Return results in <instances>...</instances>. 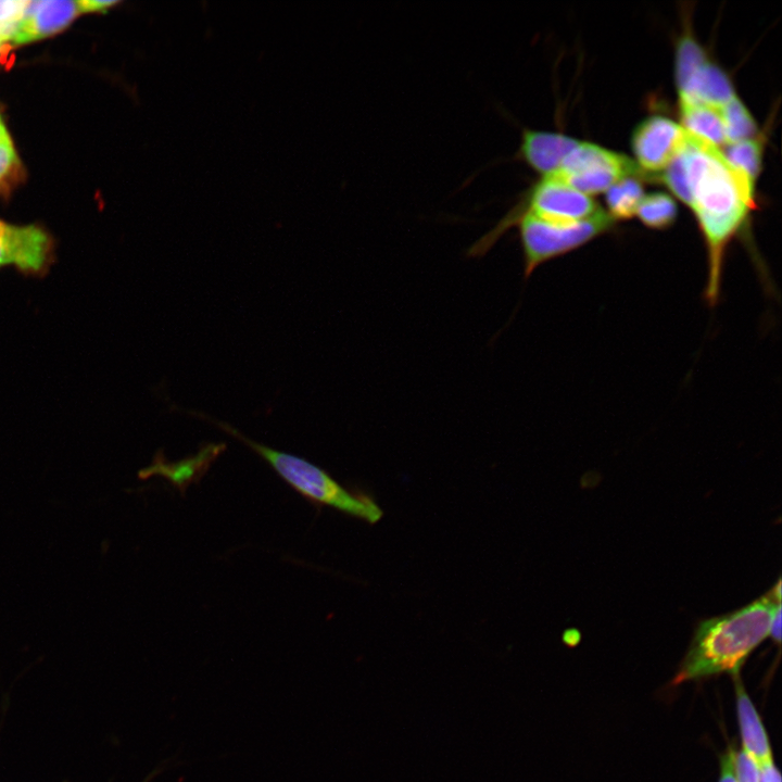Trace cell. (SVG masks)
Masks as SVG:
<instances>
[{"label": "cell", "mask_w": 782, "mask_h": 782, "mask_svg": "<svg viewBox=\"0 0 782 782\" xmlns=\"http://www.w3.org/2000/svg\"><path fill=\"white\" fill-rule=\"evenodd\" d=\"M682 154L690 192L688 205L697 219L707 252L705 299L715 305L728 245L756 207L755 184L739 174L719 148L688 131Z\"/></svg>", "instance_id": "cell-1"}, {"label": "cell", "mask_w": 782, "mask_h": 782, "mask_svg": "<svg viewBox=\"0 0 782 782\" xmlns=\"http://www.w3.org/2000/svg\"><path fill=\"white\" fill-rule=\"evenodd\" d=\"M781 609V582L751 604L697 625L673 684L728 672L739 674L747 656L769 635Z\"/></svg>", "instance_id": "cell-2"}, {"label": "cell", "mask_w": 782, "mask_h": 782, "mask_svg": "<svg viewBox=\"0 0 782 782\" xmlns=\"http://www.w3.org/2000/svg\"><path fill=\"white\" fill-rule=\"evenodd\" d=\"M186 413L212 422L253 450L264 458L286 482L311 501L331 506L344 514L364 519L369 524H375L382 517L383 513L373 497L362 492L346 490L326 471L307 461L255 442L239 432L228 422L213 419L203 413L193 411H186Z\"/></svg>", "instance_id": "cell-3"}, {"label": "cell", "mask_w": 782, "mask_h": 782, "mask_svg": "<svg viewBox=\"0 0 782 782\" xmlns=\"http://www.w3.org/2000/svg\"><path fill=\"white\" fill-rule=\"evenodd\" d=\"M614 225L615 220L603 210L573 224H556L521 214L514 220L512 228L518 229L525 279L543 263L582 247L609 231Z\"/></svg>", "instance_id": "cell-4"}, {"label": "cell", "mask_w": 782, "mask_h": 782, "mask_svg": "<svg viewBox=\"0 0 782 782\" xmlns=\"http://www.w3.org/2000/svg\"><path fill=\"white\" fill-rule=\"evenodd\" d=\"M641 175L642 171L636 163L626 155L595 143L581 141L552 174L588 195L606 191L625 177Z\"/></svg>", "instance_id": "cell-5"}, {"label": "cell", "mask_w": 782, "mask_h": 782, "mask_svg": "<svg viewBox=\"0 0 782 782\" xmlns=\"http://www.w3.org/2000/svg\"><path fill=\"white\" fill-rule=\"evenodd\" d=\"M55 260L51 236L37 225L0 220V267H13L26 277H45Z\"/></svg>", "instance_id": "cell-6"}, {"label": "cell", "mask_w": 782, "mask_h": 782, "mask_svg": "<svg viewBox=\"0 0 782 782\" xmlns=\"http://www.w3.org/2000/svg\"><path fill=\"white\" fill-rule=\"evenodd\" d=\"M685 130L663 115H651L633 130L631 146L642 173L659 174L681 150Z\"/></svg>", "instance_id": "cell-7"}, {"label": "cell", "mask_w": 782, "mask_h": 782, "mask_svg": "<svg viewBox=\"0 0 782 782\" xmlns=\"http://www.w3.org/2000/svg\"><path fill=\"white\" fill-rule=\"evenodd\" d=\"M80 13L77 1H27L11 42L18 46L54 35Z\"/></svg>", "instance_id": "cell-8"}, {"label": "cell", "mask_w": 782, "mask_h": 782, "mask_svg": "<svg viewBox=\"0 0 782 782\" xmlns=\"http://www.w3.org/2000/svg\"><path fill=\"white\" fill-rule=\"evenodd\" d=\"M578 142L562 133L525 128L516 157L541 176L552 175Z\"/></svg>", "instance_id": "cell-9"}, {"label": "cell", "mask_w": 782, "mask_h": 782, "mask_svg": "<svg viewBox=\"0 0 782 782\" xmlns=\"http://www.w3.org/2000/svg\"><path fill=\"white\" fill-rule=\"evenodd\" d=\"M225 449L226 445L223 443H207L195 455L175 463L161 458L159 453L151 466L140 472V477L148 478L154 475L165 477L184 493L191 482L198 481L207 471Z\"/></svg>", "instance_id": "cell-10"}, {"label": "cell", "mask_w": 782, "mask_h": 782, "mask_svg": "<svg viewBox=\"0 0 782 782\" xmlns=\"http://www.w3.org/2000/svg\"><path fill=\"white\" fill-rule=\"evenodd\" d=\"M679 90V100L721 109L735 94L729 76L707 61Z\"/></svg>", "instance_id": "cell-11"}, {"label": "cell", "mask_w": 782, "mask_h": 782, "mask_svg": "<svg viewBox=\"0 0 782 782\" xmlns=\"http://www.w3.org/2000/svg\"><path fill=\"white\" fill-rule=\"evenodd\" d=\"M739 678L737 674L734 676L737 717L743 743L742 751L759 767L772 760V753L760 717Z\"/></svg>", "instance_id": "cell-12"}, {"label": "cell", "mask_w": 782, "mask_h": 782, "mask_svg": "<svg viewBox=\"0 0 782 782\" xmlns=\"http://www.w3.org/2000/svg\"><path fill=\"white\" fill-rule=\"evenodd\" d=\"M682 127L689 134L717 147L727 143L720 109L679 100Z\"/></svg>", "instance_id": "cell-13"}, {"label": "cell", "mask_w": 782, "mask_h": 782, "mask_svg": "<svg viewBox=\"0 0 782 782\" xmlns=\"http://www.w3.org/2000/svg\"><path fill=\"white\" fill-rule=\"evenodd\" d=\"M644 197L643 186L636 177H625L606 190L608 215L614 219H628L635 215Z\"/></svg>", "instance_id": "cell-14"}, {"label": "cell", "mask_w": 782, "mask_h": 782, "mask_svg": "<svg viewBox=\"0 0 782 782\" xmlns=\"http://www.w3.org/2000/svg\"><path fill=\"white\" fill-rule=\"evenodd\" d=\"M720 151L727 162L753 184L761 168L762 144L758 139L751 138L737 142L726 143Z\"/></svg>", "instance_id": "cell-15"}, {"label": "cell", "mask_w": 782, "mask_h": 782, "mask_svg": "<svg viewBox=\"0 0 782 782\" xmlns=\"http://www.w3.org/2000/svg\"><path fill=\"white\" fill-rule=\"evenodd\" d=\"M635 215L649 228L666 229L674 223L678 207L669 194L656 191L643 197Z\"/></svg>", "instance_id": "cell-16"}, {"label": "cell", "mask_w": 782, "mask_h": 782, "mask_svg": "<svg viewBox=\"0 0 782 782\" xmlns=\"http://www.w3.org/2000/svg\"><path fill=\"white\" fill-rule=\"evenodd\" d=\"M727 143L754 138L756 122L745 104L734 96L721 109Z\"/></svg>", "instance_id": "cell-17"}, {"label": "cell", "mask_w": 782, "mask_h": 782, "mask_svg": "<svg viewBox=\"0 0 782 782\" xmlns=\"http://www.w3.org/2000/svg\"><path fill=\"white\" fill-rule=\"evenodd\" d=\"M707 61L704 48L695 37L685 29L677 45L676 79L678 89Z\"/></svg>", "instance_id": "cell-18"}, {"label": "cell", "mask_w": 782, "mask_h": 782, "mask_svg": "<svg viewBox=\"0 0 782 782\" xmlns=\"http://www.w3.org/2000/svg\"><path fill=\"white\" fill-rule=\"evenodd\" d=\"M734 775L736 782H758L759 767L744 751L734 754Z\"/></svg>", "instance_id": "cell-19"}, {"label": "cell", "mask_w": 782, "mask_h": 782, "mask_svg": "<svg viewBox=\"0 0 782 782\" xmlns=\"http://www.w3.org/2000/svg\"><path fill=\"white\" fill-rule=\"evenodd\" d=\"M16 163L17 155L8 135L0 140V180L10 173Z\"/></svg>", "instance_id": "cell-20"}, {"label": "cell", "mask_w": 782, "mask_h": 782, "mask_svg": "<svg viewBox=\"0 0 782 782\" xmlns=\"http://www.w3.org/2000/svg\"><path fill=\"white\" fill-rule=\"evenodd\" d=\"M27 1H0V25L17 23L21 21Z\"/></svg>", "instance_id": "cell-21"}, {"label": "cell", "mask_w": 782, "mask_h": 782, "mask_svg": "<svg viewBox=\"0 0 782 782\" xmlns=\"http://www.w3.org/2000/svg\"><path fill=\"white\" fill-rule=\"evenodd\" d=\"M734 754L733 748L729 747L722 756L719 782H736L734 775Z\"/></svg>", "instance_id": "cell-22"}, {"label": "cell", "mask_w": 782, "mask_h": 782, "mask_svg": "<svg viewBox=\"0 0 782 782\" xmlns=\"http://www.w3.org/2000/svg\"><path fill=\"white\" fill-rule=\"evenodd\" d=\"M79 10L84 12H104L118 3L116 0H84L77 1Z\"/></svg>", "instance_id": "cell-23"}, {"label": "cell", "mask_w": 782, "mask_h": 782, "mask_svg": "<svg viewBox=\"0 0 782 782\" xmlns=\"http://www.w3.org/2000/svg\"><path fill=\"white\" fill-rule=\"evenodd\" d=\"M758 782H781V775L773 760L759 766Z\"/></svg>", "instance_id": "cell-24"}, {"label": "cell", "mask_w": 782, "mask_h": 782, "mask_svg": "<svg viewBox=\"0 0 782 782\" xmlns=\"http://www.w3.org/2000/svg\"><path fill=\"white\" fill-rule=\"evenodd\" d=\"M769 635H771L777 643H780V641H781V609L777 611V614L774 615V617L772 619Z\"/></svg>", "instance_id": "cell-25"}, {"label": "cell", "mask_w": 782, "mask_h": 782, "mask_svg": "<svg viewBox=\"0 0 782 782\" xmlns=\"http://www.w3.org/2000/svg\"><path fill=\"white\" fill-rule=\"evenodd\" d=\"M0 49H1V43H0Z\"/></svg>", "instance_id": "cell-26"}]
</instances>
